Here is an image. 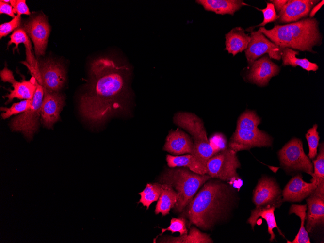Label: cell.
Segmentation results:
<instances>
[{
	"label": "cell",
	"mask_w": 324,
	"mask_h": 243,
	"mask_svg": "<svg viewBox=\"0 0 324 243\" xmlns=\"http://www.w3.org/2000/svg\"><path fill=\"white\" fill-rule=\"evenodd\" d=\"M130 75L128 65L119 60L102 57L93 61L89 83L80 101L82 115L99 123L124 110L130 99Z\"/></svg>",
	"instance_id": "obj_1"
},
{
	"label": "cell",
	"mask_w": 324,
	"mask_h": 243,
	"mask_svg": "<svg viewBox=\"0 0 324 243\" xmlns=\"http://www.w3.org/2000/svg\"><path fill=\"white\" fill-rule=\"evenodd\" d=\"M234 190L219 180H209L187 206L190 224L207 230L223 220L234 201Z\"/></svg>",
	"instance_id": "obj_2"
},
{
	"label": "cell",
	"mask_w": 324,
	"mask_h": 243,
	"mask_svg": "<svg viewBox=\"0 0 324 243\" xmlns=\"http://www.w3.org/2000/svg\"><path fill=\"white\" fill-rule=\"evenodd\" d=\"M259 30L282 49L288 48L315 53L313 47L322 44L319 23L314 18H304L285 25H276L270 30L260 27Z\"/></svg>",
	"instance_id": "obj_3"
},
{
	"label": "cell",
	"mask_w": 324,
	"mask_h": 243,
	"mask_svg": "<svg viewBox=\"0 0 324 243\" xmlns=\"http://www.w3.org/2000/svg\"><path fill=\"white\" fill-rule=\"evenodd\" d=\"M211 178L200 175L185 167L166 169L160 176L162 184L171 185L177 194V201L173 208L177 212L184 211L198 190Z\"/></svg>",
	"instance_id": "obj_4"
},
{
	"label": "cell",
	"mask_w": 324,
	"mask_h": 243,
	"mask_svg": "<svg viewBox=\"0 0 324 243\" xmlns=\"http://www.w3.org/2000/svg\"><path fill=\"white\" fill-rule=\"evenodd\" d=\"M36 89L28 110L13 118L10 127L12 130L21 132L27 138H32L39 126V119L44 97L42 85L36 81Z\"/></svg>",
	"instance_id": "obj_5"
},
{
	"label": "cell",
	"mask_w": 324,
	"mask_h": 243,
	"mask_svg": "<svg viewBox=\"0 0 324 243\" xmlns=\"http://www.w3.org/2000/svg\"><path fill=\"white\" fill-rule=\"evenodd\" d=\"M236 153L229 147L210 158L206 164L208 175L222 181H232L238 178L237 169L240 167V162Z\"/></svg>",
	"instance_id": "obj_6"
},
{
	"label": "cell",
	"mask_w": 324,
	"mask_h": 243,
	"mask_svg": "<svg viewBox=\"0 0 324 243\" xmlns=\"http://www.w3.org/2000/svg\"><path fill=\"white\" fill-rule=\"evenodd\" d=\"M281 165L289 171H301L313 177V166L304 151L300 139L294 138L279 151Z\"/></svg>",
	"instance_id": "obj_7"
},
{
	"label": "cell",
	"mask_w": 324,
	"mask_h": 243,
	"mask_svg": "<svg viewBox=\"0 0 324 243\" xmlns=\"http://www.w3.org/2000/svg\"><path fill=\"white\" fill-rule=\"evenodd\" d=\"M250 36V41L244 50L249 66L265 53H268L270 59H281L282 49L268 39L259 30L251 32Z\"/></svg>",
	"instance_id": "obj_8"
},
{
	"label": "cell",
	"mask_w": 324,
	"mask_h": 243,
	"mask_svg": "<svg viewBox=\"0 0 324 243\" xmlns=\"http://www.w3.org/2000/svg\"><path fill=\"white\" fill-rule=\"evenodd\" d=\"M22 28L33 42L37 57L43 55L50 34V26L46 16L40 14L25 22Z\"/></svg>",
	"instance_id": "obj_9"
},
{
	"label": "cell",
	"mask_w": 324,
	"mask_h": 243,
	"mask_svg": "<svg viewBox=\"0 0 324 243\" xmlns=\"http://www.w3.org/2000/svg\"><path fill=\"white\" fill-rule=\"evenodd\" d=\"M39 79L37 81L44 90L50 93L57 92L61 89L65 80L64 67L58 63L46 59L38 64Z\"/></svg>",
	"instance_id": "obj_10"
},
{
	"label": "cell",
	"mask_w": 324,
	"mask_h": 243,
	"mask_svg": "<svg viewBox=\"0 0 324 243\" xmlns=\"http://www.w3.org/2000/svg\"><path fill=\"white\" fill-rule=\"evenodd\" d=\"M272 138L264 131L236 129L229 142V147L237 152L255 147L272 146Z\"/></svg>",
	"instance_id": "obj_11"
},
{
	"label": "cell",
	"mask_w": 324,
	"mask_h": 243,
	"mask_svg": "<svg viewBox=\"0 0 324 243\" xmlns=\"http://www.w3.org/2000/svg\"><path fill=\"white\" fill-rule=\"evenodd\" d=\"M253 202L256 207L271 204L279 207L282 201L281 190L275 180L270 177H262L253 191Z\"/></svg>",
	"instance_id": "obj_12"
},
{
	"label": "cell",
	"mask_w": 324,
	"mask_h": 243,
	"mask_svg": "<svg viewBox=\"0 0 324 243\" xmlns=\"http://www.w3.org/2000/svg\"><path fill=\"white\" fill-rule=\"evenodd\" d=\"M0 77L2 81L11 83L13 87V90H10V93L5 96L8 98L6 104L16 98L25 100L33 98L36 89V80L34 77L29 81L23 79L17 81L15 79L12 72L6 67L1 71Z\"/></svg>",
	"instance_id": "obj_13"
},
{
	"label": "cell",
	"mask_w": 324,
	"mask_h": 243,
	"mask_svg": "<svg viewBox=\"0 0 324 243\" xmlns=\"http://www.w3.org/2000/svg\"><path fill=\"white\" fill-rule=\"evenodd\" d=\"M280 70L277 65L265 55L254 62L246 77L250 82L259 86H264L273 77L278 74Z\"/></svg>",
	"instance_id": "obj_14"
},
{
	"label": "cell",
	"mask_w": 324,
	"mask_h": 243,
	"mask_svg": "<svg viewBox=\"0 0 324 243\" xmlns=\"http://www.w3.org/2000/svg\"><path fill=\"white\" fill-rule=\"evenodd\" d=\"M173 122L192 136L193 144L210 142L203 121L195 114L187 112H178L175 114Z\"/></svg>",
	"instance_id": "obj_15"
},
{
	"label": "cell",
	"mask_w": 324,
	"mask_h": 243,
	"mask_svg": "<svg viewBox=\"0 0 324 243\" xmlns=\"http://www.w3.org/2000/svg\"><path fill=\"white\" fill-rule=\"evenodd\" d=\"M315 0H289L278 13L280 23H292L308 15L312 8L318 3Z\"/></svg>",
	"instance_id": "obj_16"
},
{
	"label": "cell",
	"mask_w": 324,
	"mask_h": 243,
	"mask_svg": "<svg viewBox=\"0 0 324 243\" xmlns=\"http://www.w3.org/2000/svg\"><path fill=\"white\" fill-rule=\"evenodd\" d=\"M41 107V120L44 125L50 128L59 119V115L64 104L63 96L57 92L50 93L44 90Z\"/></svg>",
	"instance_id": "obj_17"
},
{
	"label": "cell",
	"mask_w": 324,
	"mask_h": 243,
	"mask_svg": "<svg viewBox=\"0 0 324 243\" xmlns=\"http://www.w3.org/2000/svg\"><path fill=\"white\" fill-rule=\"evenodd\" d=\"M317 185L304 181L301 174L292 177L286 184L282 193V201L301 202L311 195Z\"/></svg>",
	"instance_id": "obj_18"
},
{
	"label": "cell",
	"mask_w": 324,
	"mask_h": 243,
	"mask_svg": "<svg viewBox=\"0 0 324 243\" xmlns=\"http://www.w3.org/2000/svg\"><path fill=\"white\" fill-rule=\"evenodd\" d=\"M308 212L306 216V230L312 231L318 225L324 223V194L315 192L306 198Z\"/></svg>",
	"instance_id": "obj_19"
},
{
	"label": "cell",
	"mask_w": 324,
	"mask_h": 243,
	"mask_svg": "<svg viewBox=\"0 0 324 243\" xmlns=\"http://www.w3.org/2000/svg\"><path fill=\"white\" fill-rule=\"evenodd\" d=\"M193 146L191 137L184 131L178 128L169 132L163 149L173 155L191 154Z\"/></svg>",
	"instance_id": "obj_20"
},
{
	"label": "cell",
	"mask_w": 324,
	"mask_h": 243,
	"mask_svg": "<svg viewBox=\"0 0 324 243\" xmlns=\"http://www.w3.org/2000/svg\"><path fill=\"white\" fill-rule=\"evenodd\" d=\"M10 37V40L8 43V47L14 44L16 46L14 50L16 49H18L19 44H24L26 48V61L22 63L28 67L33 76L38 75L39 73L38 63L32 53L31 43L25 31L22 28H17L14 31Z\"/></svg>",
	"instance_id": "obj_21"
},
{
	"label": "cell",
	"mask_w": 324,
	"mask_h": 243,
	"mask_svg": "<svg viewBox=\"0 0 324 243\" xmlns=\"http://www.w3.org/2000/svg\"><path fill=\"white\" fill-rule=\"evenodd\" d=\"M276 208H277L276 206L271 204L256 207L251 211L250 216L247 221V223L250 224L252 228L254 229L259 217L265 220L268 226V232L270 235V241L275 239V236L273 232V229L275 228H276L280 234L284 236L276 224L274 213Z\"/></svg>",
	"instance_id": "obj_22"
},
{
	"label": "cell",
	"mask_w": 324,
	"mask_h": 243,
	"mask_svg": "<svg viewBox=\"0 0 324 243\" xmlns=\"http://www.w3.org/2000/svg\"><path fill=\"white\" fill-rule=\"evenodd\" d=\"M225 39V50L233 56L245 50L250 41V36L245 33L244 30L241 27L231 30L226 34Z\"/></svg>",
	"instance_id": "obj_23"
},
{
	"label": "cell",
	"mask_w": 324,
	"mask_h": 243,
	"mask_svg": "<svg viewBox=\"0 0 324 243\" xmlns=\"http://www.w3.org/2000/svg\"><path fill=\"white\" fill-rule=\"evenodd\" d=\"M166 159L167 165L170 168L185 167L198 174H207L206 166L192 154L181 156L168 154L166 155Z\"/></svg>",
	"instance_id": "obj_24"
},
{
	"label": "cell",
	"mask_w": 324,
	"mask_h": 243,
	"mask_svg": "<svg viewBox=\"0 0 324 243\" xmlns=\"http://www.w3.org/2000/svg\"><path fill=\"white\" fill-rule=\"evenodd\" d=\"M196 2L207 11L220 15H233L243 5H247L239 0H197Z\"/></svg>",
	"instance_id": "obj_25"
},
{
	"label": "cell",
	"mask_w": 324,
	"mask_h": 243,
	"mask_svg": "<svg viewBox=\"0 0 324 243\" xmlns=\"http://www.w3.org/2000/svg\"><path fill=\"white\" fill-rule=\"evenodd\" d=\"M162 191L158 200L155 209V213H161L162 216L169 214L177 201V194L171 185L162 184Z\"/></svg>",
	"instance_id": "obj_26"
},
{
	"label": "cell",
	"mask_w": 324,
	"mask_h": 243,
	"mask_svg": "<svg viewBox=\"0 0 324 243\" xmlns=\"http://www.w3.org/2000/svg\"><path fill=\"white\" fill-rule=\"evenodd\" d=\"M282 65L284 66L291 65L293 67L299 66L308 71H316L318 69V65L316 63L311 62L306 58H297L296 55L299 54L298 51L285 48L282 49Z\"/></svg>",
	"instance_id": "obj_27"
},
{
	"label": "cell",
	"mask_w": 324,
	"mask_h": 243,
	"mask_svg": "<svg viewBox=\"0 0 324 243\" xmlns=\"http://www.w3.org/2000/svg\"><path fill=\"white\" fill-rule=\"evenodd\" d=\"M160 242V243H211L213 241L209 235L201 232L195 227H193L190 229L189 235L184 234L178 237H169Z\"/></svg>",
	"instance_id": "obj_28"
},
{
	"label": "cell",
	"mask_w": 324,
	"mask_h": 243,
	"mask_svg": "<svg viewBox=\"0 0 324 243\" xmlns=\"http://www.w3.org/2000/svg\"><path fill=\"white\" fill-rule=\"evenodd\" d=\"M307 204H292L290 208L289 214L294 213L299 216L301 220L300 227L294 239L292 241H287L288 243H310V238L306 230L304 222L306 220Z\"/></svg>",
	"instance_id": "obj_29"
},
{
	"label": "cell",
	"mask_w": 324,
	"mask_h": 243,
	"mask_svg": "<svg viewBox=\"0 0 324 243\" xmlns=\"http://www.w3.org/2000/svg\"><path fill=\"white\" fill-rule=\"evenodd\" d=\"M162 188V183H147L145 188L139 193L141 198L138 203H142L144 206L146 207V210H148L153 202L158 200Z\"/></svg>",
	"instance_id": "obj_30"
},
{
	"label": "cell",
	"mask_w": 324,
	"mask_h": 243,
	"mask_svg": "<svg viewBox=\"0 0 324 243\" xmlns=\"http://www.w3.org/2000/svg\"><path fill=\"white\" fill-rule=\"evenodd\" d=\"M260 123V119L254 111L246 110L239 116L236 129L252 131H259L258 126Z\"/></svg>",
	"instance_id": "obj_31"
},
{
	"label": "cell",
	"mask_w": 324,
	"mask_h": 243,
	"mask_svg": "<svg viewBox=\"0 0 324 243\" xmlns=\"http://www.w3.org/2000/svg\"><path fill=\"white\" fill-rule=\"evenodd\" d=\"M314 165L313 177L311 183L317 186H324V142L320 145L319 152L316 159L312 161Z\"/></svg>",
	"instance_id": "obj_32"
},
{
	"label": "cell",
	"mask_w": 324,
	"mask_h": 243,
	"mask_svg": "<svg viewBox=\"0 0 324 243\" xmlns=\"http://www.w3.org/2000/svg\"><path fill=\"white\" fill-rule=\"evenodd\" d=\"M317 128L318 125L314 124L306 134L309 149L308 157L310 159H314L317 154V148L320 139Z\"/></svg>",
	"instance_id": "obj_33"
},
{
	"label": "cell",
	"mask_w": 324,
	"mask_h": 243,
	"mask_svg": "<svg viewBox=\"0 0 324 243\" xmlns=\"http://www.w3.org/2000/svg\"><path fill=\"white\" fill-rule=\"evenodd\" d=\"M32 100V99L31 100H24L19 102L15 103L10 108L1 107L0 110L5 112L1 114L2 118L5 119L13 115L25 112L31 106Z\"/></svg>",
	"instance_id": "obj_34"
},
{
	"label": "cell",
	"mask_w": 324,
	"mask_h": 243,
	"mask_svg": "<svg viewBox=\"0 0 324 243\" xmlns=\"http://www.w3.org/2000/svg\"><path fill=\"white\" fill-rule=\"evenodd\" d=\"M162 232L160 234L161 236L166 231H170L172 234L175 232H179L180 236L187 234L188 230L186 228V220L183 217L172 218L170 225L166 228H161Z\"/></svg>",
	"instance_id": "obj_35"
},
{
	"label": "cell",
	"mask_w": 324,
	"mask_h": 243,
	"mask_svg": "<svg viewBox=\"0 0 324 243\" xmlns=\"http://www.w3.org/2000/svg\"><path fill=\"white\" fill-rule=\"evenodd\" d=\"M256 8L262 12L263 15V20L260 24L255 26L254 27L260 26L263 27L269 23L275 21L279 18V16L277 15L274 5L270 2H267L266 8L264 9Z\"/></svg>",
	"instance_id": "obj_36"
},
{
	"label": "cell",
	"mask_w": 324,
	"mask_h": 243,
	"mask_svg": "<svg viewBox=\"0 0 324 243\" xmlns=\"http://www.w3.org/2000/svg\"><path fill=\"white\" fill-rule=\"evenodd\" d=\"M21 24V16L17 15L11 21L1 24L0 25V38L4 37L15 30Z\"/></svg>",
	"instance_id": "obj_37"
},
{
	"label": "cell",
	"mask_w": 324,
	"mask_h": 243,
	"mask_svg": "<svg viewBox=\"0 0 324 243\" xmlns=\"http://www.w3.org/2000/svg\"><path fill=\"white\" fill-rule=\"evenodd\" d=\"M10 4L14 8L15 14L17 15H30L31 13L25 0H11Z\"/></svg>",
	"instance_id": "obj_38"
},
{
	"label": "cell",
	"mask_w": 324,
	"mask_h": 243,
	"mask_svg": "<svg viewBox=\"0 0 324 243\" xmlns=\"http://www.w3.org/2000/svg\"><path fill=\"white\" fill-rule=\"evenodd\" d=\"M0 13L5 14L13 18L16 16L12 6L1 0L0 1Z\"/></svg>",
	"instance_id": "obj_39"
},
{
	"label": "cell",
	"mask_w": 324,
	"mask_h": 243,
	"mask_svg": "<svg viewBox=\"0 0 324 243\" xmlns=\"http://www.w3.org/2000/svg\"><path fill=\"white\" fill-rule=\"evenodd\" d=\"M270 3L273 4L274 5L275 11L277 12H279L283 6L286 4L288 2V0H269Z\"/></svg>",
	"instance_id": "obj_40"
},
{
	"label": "cell",
	"mask_w": 324,
	"mask_h": 243,
	"mask_svg": "<svg viewBox=\"0 0 324 243\" xmlns=\"http://www.w3.org/2000/svg\"><path fill=\"white\" fill-rule=\"evenodd\" d=\"M324 0H322L317 4H316L311 10L309 16V18H313L316 13L321 8L324 4Z\"/></svg>",
	"instance_id": "obj_41"
}]
</instances>
